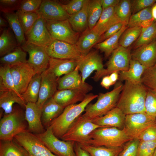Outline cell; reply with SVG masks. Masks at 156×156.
<instances>
[{"label": "cell", "instance_id": "d6a6232c", "mask_svg": "<svg viewBox=\"0 0 156 156\" xmlns=\"http://www.w3.org/2000/svg\"><path fill=\"white\" fill-rule=\"evenodd\" d=\"M128 27L127 25L124 26L115 34L101 42L97 43L94 47L104 52L105 57H108L119 46L120 38Z\"/></svg>", "mask_w": 156, "mask_h": 156}, {"label": "cell", "instance_id": "4dcf8cb0", "mask_svg": "<svg viewBox=\"0 0 156 156\" xmlns=\"http://www.w3.org/2000/svg\"><path fill=\"white\" fill-rule=\"evenodd\" d=\"M16 38L10 27L4 28L0 36V56L2 57L18 46Z\"/></svg>", "mask_w": 156, "mask_h": 156}, {"label": "cell", "instance_id": "9c48e42d", "mask_svg": "<svg viewBox=\"0 0 156 156\" xmlns=\"http://www.w3.org/2000/svg\"><path fill=\"white\" fill-rule=\"evenodd\" d=\"M14 139L25 149L29 156H57L51 152L35 134L27 130L17 135Z\"/></svg>", "mask_w": 156, "mask_h": 156}, {"label": "cell", "instance_id": "2e32d148", "mask_svg": "<svg viewBox=\"0 0 156 156\" xmlns=\"http://www.w3.org/2000/svg\"><path fill=\"white\" fill-rule=\"evenodd\" d=\"M36 12L45 21H59L68 19L70 16L58 2L53 0H43Z\"/></svg>", "mask_w": 156, "mask_h": 156}, {"label": "cell", "instance_id": "bcb514c9", "mask_svg": "<svg viewBox=\"0 0 156 156\" xmlns=\"http://www.w3.org/2000/svg\"><path fill=\"white\" fill-rule=\"evenodd\" d=\"M145 112L156 118V91L149 88L145 102Z\"/></svg>", "mask_w": 156, "mask_h": 156}, {"label": "cell", "instance_id": "e7e4bbea", "mask_svg": "<svg viewBox=\"0 0 156 156\" xmlns=\"http://www.w3.org/2000/svg\"><path fill=\"white\" fill-rule=\"evenodd\" d=\"M155 25H156V21L155 22Z\"/></svg>", "mask_w": 156, "mask_h": 156}, {"label": "cell", "instance_id": "e575fe53", "mask_svg": "<svg viewBox=\"0 0 156 156\" xmlns=\"http://www.w3.org/2000/svg\"><path fill=\"white\" fill-rule=\"evenodd\" d=\"M0 156H29L25 149L13 139L0 140Z\"/></svg>", "mask_w": 156, "mask_h": 156}, {"label": "cell", "instance_id": "4316f807", "mask_svg": "<svg viewBox=\"0 0 156 156\" xmlns=\"http://www.w3.org/2000/svg\"><path fill=\"white\" fill-rule=\"evenodd\" d=\"M64 108L57 103L53 97L44 103L42 108V121L47 128L63 112Z\"/></svg>", "mask_w": 156, "mask_h": 156}, {"label": "cell", "instance_id": "484cf974", "mask_svg": "<svg viewBox=\"0 0 156 156\" xmlns=\"http://www.w3.org/2000/svg\"><path fill=\"white\" fill-rule=\"evenodd\" d=\"M15 103L23 107H25L26 104L22 95L12 90L0 91V107L4 111V114L12 112Z\"/></svg>", "mask_w": 156, "mask_h": 156}, {"label": "cell", "instance_id": "f1b7e54d", "mask_svg": "<svg viewBox=\"0 0 156 156\" xmlns=\"http://www.w3.org/2000/svg\"><path fill=\"white\" fill-rule=\"evenodd\" d=\"M146 68L137 61L131 59L128 69L120 71V81H128L133 83L141 82V77Z\"/></svg>", "mask_w": 156, "mask_h": 156}, {"label": "cell", "instance_id": "6da1fadb", "mask_svg": "<svg viewBox=\"0 0 156 156\" xmlns=\"http://www.w3.org/2000/svg\"><path fill=\"white\" fill-rule=\"evenodd\" d=\"M116 107L125 115L145 112L147 90L142 82L125 81Z\"/></svg>", "mask_w": 156, "mask_h": 156}, {"label": "cell", "instance_id": "816d5d0a", "mask_svg": "<svg viewBox=\"0 0 156 156\" xmlns=\"http://www.w3.org/2000/svg\"><path fill=\"white\" fill-rule=\"evenodd\" d=\"M131 12L133 14L151 7L156 2V0H131Z\"/></svg>", "mask_w": 156, "mask_h": 156}, {"label": "cell", "instance_id": "681fc988", "mask_svg": "<svg viewBox=\"0 0 156 156\" xmlns=\"http://www.w3.org/2000/svg\"><path fill=\"white\" fill-rule=\"evenodd\" d=\"M42 1V0H21L18 10L23 12H36Z\"/></svg>", "mask_w": 156, "mask_h": 156}, {"label": "cell", "instance_id": "8992f818", "mask_svg": "<svg viewBox=\"0 0 156 156\" xmlns=\"http://www.w3.org/2000/svg\"><path fill=\"white\" fill-rule=\"evenodd\" d=\"M53 153L57 156H76L74 149L75 142L60 140L49 127L42 133L35 134Z\"/></svg>", "mask_w": 156, "mask_h": 156}, {"label": "cell", "instance_id": "d6986e66", "mask_svg": "<svg viewBox=\"0 0 156 156\" xmlns=\"http://www.w3.org/2000/svg\"><path fill=\"white\" fill-rule=\"evenodd\" d=\"M25 119L28 124L27 130L35 134H39L45 130L42 120V109L35 103H28L25 106Z\"/></svg>", "mask_w": 156, "mask_h": 156}, {"label": "cell", "instance_id": "603a6c76", "mask_svg": "<svg viewBox=\"0 0 156 156\" xmlns=\"http://www.w3.org/2000/svg\"><path fill=\"white\" fill-rule=\"evenodd\" d=\"M126 115L116 107L104 116L96 118L92 122L100 127H114L123 128Z\"/></svg>", "mask_w": 156, "mask_h": 156}, {"label": "cell", "instance_id": "ab89813d", "mask_svg": "<svg viewBox=\"0 0 156 156\" xmlns=\"http://www.w3.org/2000/svg\"><path fill=\"white\" fill-rule=\"evenodd\" d=\"M156 39V26L154 21L150 25L142 27L141 33L134 45L135 49L149 44Z\"/></svg>", "mask_w": 156, "mask_h": 156}, {"label": "cell", "instance_id": "7a4b0ae2", "mask_svg": "<svg viewBox=\"0 0 156 156\" xmlns=\"http://www.w3.org/2000/svg\"><path fill=\"white\" fill-rule=\"evenodd\" d=\"M98 96L97 95L90 93L87 94L84 100L80 103L66 107L62 113L49 126L55 135L60 138L81 115L87 106Z\"/></svg>", "mask_w": 156, "mask_h": 156}, {"label": "cell", "instance_id": "7402d4cb", "mask_svg": "<svg viewBox=\"0 0 156 156\" xmlns=\"http://www.w3.org/2000/svg\"><path fill=\"white\" fill-rule=\"evenodd\" d=\"M89 92L80 89L58 90L53 97L55 101L65 108L77 102L82 101Z\"/></svg>", "mask_w": 156, "mask_h": 156}, {"label": "cell", "instance_id": "7bdbcfd3", "mask_svg": "<svg viewBox=\"0 0 156 156\" xmlns=\"http://www.w3.org/2000/svg\"><path fill=\"white\" fill-rule=\"evenodd\" d=\"M114 11L120 22L127 25L131 15V0H120L114 7Z\"/></svg>", "mask_w": 156, "mask_h": 156}, {"label": "cell", "instance_id": "9a60e30c", "mask_svg": "<svg viewBox=\"0 0 156 156\" xmlns=\"http://www.w3.org/2000/svg\"><path fill=\"white\" fill-rule=\"evenodd\" d=\"M10 70L15 86L22 95L36 73L32 66L28 63L10 66Z\"/></svg>", "mask_w": 156, "mask_h": 156}, {"label": "cell", "instance_id": "6125c7cd", "mask_svg": "<svg viewBox=\"0 0 156 156\" xmlns=\"http://www.w3.org/2000/svg\"><path fill=\"white\" fill-rule=\"evenodd\" d=\"M152 13L154 21H156V3L152 7Z\"/></svg>", "mask_w": 156, "mask_h": 156}, {"label": "cell", "instance_id": "f907efd6", "mask_svg": "<svg viewBox=\"0 0 156 156\" xmlns=\"http://www.w3.org/2000/svg\"><path fill=\"white\" fill-rule=\"evenodd\" d=\"M85 0H72L66 4H62L66 12L70 15L79 11L82 8Z\"/></svg>", "mask_w": 156, "mask_h": 156}, {"label": "cell", "instance_id": "ffe728a7", "mask_svg": "<svg viewBox=\"0 0 156 156\" xmlns=\"http://www.w3.org/2000/svg\"><path fill=\"white\" fill-rule=\"evenodd\" d=\"M131 56L146 69L153 66L156 63V39L135 49L131 53Z\"/></svg>", "mask_w": 156, "mask_h": 156}, {"label": "cell", "instance_id": "83f0119b", "mask_svg": "<svg viewBox=\"0 0 156 156\" xmlns=\"http://www.w3.org/2000/svg\"><path fill=\"white\" fill-rule=\"evenodd\" d=\"M89 0H85L81 9L70 15L68 21L73 29L79 33L83 32L88 27V8Z\"/></svg>", "mask_w": 156, "mask_h": 156}, {"label": "cell", "instance_id": "30bf717a", "mask_svg": "<svg viewBox=\"0 0 156 156\" xmlns=\"http://www.w3.org/2000/svg\"><path fill=\"white\" fill-rule=\"evenodd\" d=\"M50 58L79 61L84 57L76 44L53 39L44 47Z\"/></svg>", "mask_w": 156, "mask_h": 156}, {"label": "cell", "instance_id": "74e56055", "mask_svg": "<svg viewBox=\"0 0 156 156\" xmlns=\"http://www.w3.org/2000/svg\"><path fill=\"white\" fill-rule=\"evenodd\" d=\"M79 144L90 156H118L123 149V146L115 147L104 146L96 147Z\"/></svg>", "mask_w": 156, "mask_h": 156}, {"label": "cell", "instance_id": "e0dca14e", "mask_svg": "<svg viewBox=\"0 0 156 156\" xmlns=\"http://www.w3.org/2000/svg\"><path fill=\"white\" fill-rule=\"evenodd\" d=\"M41 76L38 98L36 104L42 109L44 103L52 97L57 90L58 78L47 69L41 73Z\"/></svg>", "mask_w": 156, "mask_h": 156}, {"label": "cell", "instance_id": "4fadbf2b", "mask_svg": "<svg viewBox=\"0 0 156 156\" xmlns=\"http://www.w3.org/2000/svg\"><path fill=\"white\" fill-rule=\"evenodd\" d=\"M29 55L27 63L33 67L36 74H41L48 68L50 57L43 47L27 42L21 46Z\"/></svg>", "mask_w": 156, "mask_h": 156}, {"label": "cell", "instance_id": "be15d7a7", "mask_svg": "<svg viewBox=\"0 0 156 156\" xmlns=\"http://www.w3.org/2000/svg\"><path fill=\"white\" fill-rule=\"evenodd\" d=\"M153 156H156V148L155 149L154 154H153Z\"/></svg>", "mask_w": 156, "mask_h": 156}, {"label": "cell", "instance_id": "d4e9b609", "mask_svg": "<svg viewBox=\"0 0 156 156\" xmlns=\"http://www.w3.org/2000/svg\"><path fill=\"white\" fill-rule=\"evenodd\" d=\"M78 61L50 58L47 69L57 78L73 70L78 65Z\"/></svg>", "mask_w": 156, "mask_h": 156}, {"label": "cell", "instance_id": "52a82bcc", "mask_svg": "<svg viewBox=\"0 0 156 156\" xmlns=\"http://www.w3.org/2000/svg\"><path fill=\"white\" fill-rule=\"evenodd\" d=\"M156 125V118L145 112L126 115L123 129L132 139H138L146 129Z\"/></svg>", "mask_w": 156, "mask_h": 156}, {"label": "cell", "instance_id": "1f68e13d", "mask_svg": "<svg viewBox=\"0 0 156 156\" xmlns=\"http://www.w3.org/2000/svg\"><path fill=\"white\" fill-rule=\"evenodd\" d=\"M4 16L17 39L19 46L27 42L25 34L18 15L14 12L3 13Z\"/></svg>", "mask_w": 156, "mask_h": 156}, {"label": "cell", "instance_id": "f35d334b", "mask_svg": "<svg viewBox=\"0 0 156 156\" xmlns=\"http://www.w3.org/2000/svg\"><path fill=\"white\" fill-rule=\"evenodd\" d=\"M10 90L19 93L16 89L10 71V67L1 64L0 67V91Z\"/></svg>", "mask_w": 156, "mask_h": 156}, {"label": "cell", "instance_id": "9f6ffc18", "mask_svg": "<svg viewBox=\"0 0 156 156\" xmlns=\"http://www.w3.org/2000/svg\"><path fill=\"white\" fill-rule=\"evenodd\" d=\"M103 10L116 6L120 0H100Z\"/></svg>", "mask_w": 156, "mask_h": 156}, {"label": "cell", "instance_id": "d590c367", "mask_svg": "<svg viewBox=\"0 0 156 156\" xmlns=\"http://www.w3.org/2000/svg\"><path fill=\"white\" fill-rule=\"evenodd\" d=\"M41 81V74H36L32 79L26 90L22 94L26 103H36L37 101Z\"/></svg>", "mask_w": 156, "mask_h": 156}, {"label": "cell", "instance_id": "836d02e7", "mask_svg": "<svg viewBox=\"0 0 156 156\" xmlns=\"http://www.w3.org/2000/svg\"><path fill=\"white\" fill-rule=\"evenodd\" d=\"M152 8V7H150L131 15L127 25L128 27L135 26L144 27L151 25L154 21Z\"/></svg>", "mask_w": 156, "mask_h": 156}, {"label": "cell", "instance_id": "3957f363", "mask_svg": "<svg viewBox=\"0 0 156 156\" xmlns=\"http://www.w3.org/2000/svg\"><path fill=\"white\" fill-rule=\"evenodd\" d=\"M123 85L120 82L117 83L114 88L109 92L100 93L96 101L94 104H89L86 107L85 113L80 116L84 120L92 121L94 119L105 115L116 107L120 93Z\"/></svg>", "mask_w": 156, "mask_h": 156}, {"label": "cell", "instance_id": "ac0fdd59", "mask_svg": "<svg viewBox=\"0 0 156 156\" xmlns=\"http://www.w3.org/2000/svg\"><path fill=\"white\" fill-rule=\"evenodd\" d=\"M26 36L27 42L43 47L53 39L47 29L45 20L39 14L37 21Z\"/></svg>", "mask_w": 156, "mask_h": 156}, {"label": "cell", "instance_id": "db71d44e", "mask_svg": "<svg viewBox=\"0 0 156 156\" xmlns=\"http://www.w3.org/2000/svg\"><path fill=\"white\" fill-rule=\"evenodd\" d=\"M140 141L156 140V125L150 127L145 130L138 138Z\"/></svg>", "mask_w": 156, "mask_h": 156}, {"label": "cell", "instance_id": "5bb4252c", "mask_svg": "<svg viewBox=\"0 0 156 156\" xmlns=\"http://www.w3.org/2000/svg\"><path fill=\"white\" fill-rule=\"evenodd\" d=\"M131 58L130 49L119 45L112 53L107 63L105 76L108 75L114 72L128 70Z\"/></svg>", "mask_w": 156, "mask_h": 156}, {"label": "cell", "instance_id": "c3c4849f", "mask_svg": "<svg viewBox=\"0 0 156 156\" xmlns=\"http://www.w3.org/2000/svg\"><path fill=\"white\" fill-rule=\"evenodd\" d=\"M140 142L138 139H132L125 143L118 156H137Z\"/></svg>", "mask_w": 156, "mask_h": 156}, {"label": "cell", "instance_id": "680465c9", "mask_svg": "<svg viewBox=\"0 0 156 156\" xmlns=\"http://www.w3.org/2000/svg\"><path fill=\"white\" fill-rule=\"evenodd\" d=\"M101 85L106 89H108L112 85L109 75L104 76L101 83Z\"/></svg>", "mask_w": 156, "mask_h": 156}, {"label": "cell", "instance_id": "277c9868", "mask_svg": "<svg viewBox=\"0 0 156 156\" xmlns=\"http://www.w3.org/2000/svg\"><path fill=\"white\" fill-rule=\"evenodd\" d=\"M87 144L94 146L118 147L133 139L124 130L114 127H100L89 135Z\"/></svg>", "mask_w": 156, "mask_h": 156}, {"label": "cell", "instance_id": "11a10c76", "mask_svg": "<svg viewBox=\"0 0 156 156\" xmlns=\"http://www.w3.org/2000/svg\"><path fill=\"white\" fill-rule=\"evenodd\" d=\"M124 25H126L122 23L119 22L111 26L101 36L99 43L115 34Z\"/></svg>", "mask_w": 156, "mask_h": 156}, {"label": "cell", "instance_id": "cb8c5ba5", "mask_svg": "<svg viewBox=\"0 0 156 156\" xmlns=\"http://www.w3.org/2000/svg\"><path fill=\"white\" fill-rule=\"evenodd\" d=\"M119 22H121L115 13L114 7H110L103 10L99 21L90 30L101 36L111 26Z\"/></svg>", "mask_w": 156, "mask_h": 156}, {"label": "cell", "instance_id": "5b68a950", "mask_svg": "<svg viewBox=\"0 0 156 156\" xmlns=\"http://www.w3.org/2000/svg\"><path fill=\"white\" fill-rule=\"evenodd\" d=\"M20 106L14 105L12 112L4 114L1 119L0 140H12L18 134L27 130L25 113Z\"/></svg>", "mask_w": 156, "mask_h": 156}, {"label": "cell", "instance_id": "8d00e7d4", "mask_svg": "<svg viewBox=\"0 0 156 156\" xmlns=\"http://www.w3.org/2000/svg\"><path fill=\"white\" fill-rule=\"evenodd\" d=\"M27 54L21 47L18 46L11 52L1 57V64L10 67L20 64L27 63Z\"/></svg>", "mask_w": 156, "mask_h": 156}, {"label": "cell", "instance_id": "f6af8a7d", "mask_svg": "<svg viewBox=\"0 0 156 156\" xmlns=\"http://www.w3.org/2000/svg\"><path fill=\"white\" fill-rule=\"evenodd\" d=\"M141 82L149 88L156 91V63L146 69L142 77Z\"/></svg>", "mask_w": 156, "mask_h": 156}, {"label": "cell", "instance_id": "7dc6e473", "mask_svg": "<svg viewBox=\"0 0 156 156\" xmlns=\"http://www.w3.org/2000/svg\"><path fill=\"white\" fill-rule=\"evenodd\" d=\"M156 148V140L140 141L137 156H153Z\"/></svg>", "mask_w": 156, "mask_h": 156}, {"label": "cell", "instance_id": "f5cc1de1", "mask_svg": "<svg viewBox=\"0 0 156 156\" xmlns=\"http://www.w3.org/2000/svg\"><path fill=\"white\" fill-rule=\"evenodd\" d=\"M21 0H0V10L3 13L14 12L18 10Z\"/></svg>", "mask_w": 156, "mask_h": 156}, {"label": "cell", "instance_id": "7c38bea8", "mask_svg": "<svg viewBox=\"0 0 156 156\" xmlns=\"http://www.w3.org/2000/svg\"><path fill=\"white\" fill-rule=\"evenodd\" d=\"M45 21L47 29L53 39L76 44L79 38V33L73 29L68 19Z\"/></svg>", "mask_w": 156, "mask_h": 156}, {"label": "cell", "instance_id": "ee69618b", "mask_svg": "<svg viewBox=\"0 0 156 156\" xmlns=\"http://www.w3.org/2000/svg\"><path fill=\"white\" fill-rule=\"evenodd\" d=\"M16 12L26 36L37 21L39 14L36 12H23L18 10Z\"/></svg>", "mask_w": 156, "mask_h": 156}, {"label": "cell", "instance_id": "8fae6325", "mask_svg": "<svg viewBox=\"0 0 156 156\" xmlns=\"http://www.w3.org/2000/svg\"><path fill=\"white\" fill-rule=\"evenodd\" d=\"M78 65L83 83L86 82V79L94 71H96L93 77L94 80L97 81L105 76V69L104 68L101 57L97 51L90 52L81 60L78 61Z\"/></svg>", "mask_w": 156, "mask_h": 156}, {"label": "cell", "instance_id": "94428289", "mask_svg": "<svg viewBox=\"0 0 156 156\" xmlns=\"http://www.w3.org/2000/svg\"><path fill=\"white\" fill-rule=\"evenodd\" d=\"M8 23V22L6 20H5V19L3 18L1 16H0V27L1 29L3 27L5 28V27L7 25Z\"/></svg>", "mask_w": 156, "mask_h": 156}, {"label": "cell", "instance_id": "f546056e", "mask_svg": "<svg viewBox=\"0 0 156 156\" xmlns=\"http://www.w3.org/2000/svg\"><path fill=\"white\" fill-rule=\"evenodd\" d=\"M101 37L90 30L88 27L82 32L76 45L83 57L90 52L92 47L99 43Z\"/></svg>", "mask_w": 156, "mask_h": 156}, {"label": "cell", "instance_id": "ba28073f", "mask_svg": "<svg viewBox=\"0 0 156 156\" xmlns=\"http://www.w3.org/2000/svg\"><path fill=\"white\" fill-rule=\"evenodd\" d=\"M99 127H100L92 121L84 120L80 116L60 138L64 141L87 144L89 140L90 134Z\"/></svg>", "mask_w": 156, "mask_h": 156}, {"label": "cell", "instance_id": "44dd1931", "mask_svg": "<svg viewBox=\"0 0 156 156\" xmlns=\"http://www.w3.org/2000/svg\"><path fill=\"white\" fill-rule=\"evenodd\" d=\"M79 71V67L77 65L73 70L59 78L57 80L58 90L80 89L89 92L91 91L92 86L86 82H83Z\"/></svg>", "mask_w": 156, "mask_h": 156}, {"label": "cell", "instance_id": "60d3db41", "mask_svg": "<svg viewBox=\"0 0 156 156\" xmlns=\"http://www.w3.org/2000/svg\"><path fill=\"white\" fill-rule=\"evenodd\" d=\"M103 9L100 0H89L88 8V28L95 26L102 14Z\"/></svg>", "mask_w": 156, "mask_h": 156}, {"label": "cell", "instance_id": "91938a15", "mask_svg": "<svg viewBox=\"0 0 156 156\" xmlns=\"http://www.w3.org/2000/svg\"><path fill=\"white\" fill-rule=\"evenodd\" d=\"M109 76L112 85H113L116 83L119 77L118 72H114L110 74Z\"/></svg>", "mask_w": 156, "mask_h": 156}, {"label": "cell", "instance_id": "6f0895ef", "mask_svg": "<svg viewBox=\"0 0 156 156\" xmlns=\"http://www.w3.org/2000/svg\"><path fill=\"white\" fill-rule=\"evenodd\" d=\"M74 149L76 156H90L89 154L81 147L78 143L75 142Z\"/></svg>", "mask_w": 156, "mask_h": 156}, {"label": "cell", "instance_id": "b9f144b4", "mask_svg": "<svg viewBox=\"0 0 156 156\" xmlns=\"http://www.w3.org/2000/svg\"><path fill=\"white\" fill-rule=\"evenodd\" d=\"M142 29V27L135 26L128 27L121 35L119 40V45L127 48L138 38Z\"/></svg>", "mask_w": 156, "mask_h": 156}]
</instances>
